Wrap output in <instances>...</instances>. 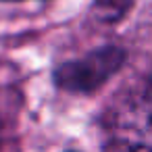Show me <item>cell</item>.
Returning a JSON list of instances; mask_svg holds the SVG:
<instances>
[{
	"mask_svg": "<svg viewBox=\"0 0 152 152\" xmlns=\"http://www.w3.org/2000/svg\"><path fill=\"white\" fill-rule=\"evenodd\" d=\"M127 61L121 46H102L86 52L79 58L65 61L52 71V81L58 90L71 94H92L102 88Z\"/></svg>",
	"mask_w": 152,
	"mask_h": 152,
	"instance_id": "cell-1",
	"label": "cell"
},
{
	"mask_svg": "<svg viewBox=\"0 0 152 152\" xmlns=\"http://www.w3.org/2000/svg\"><path fill=\"white\" fill-rule=\"evenodd\" d=\"M108 152H152V129L115 137L108 146Z\"/></svg>",
	"mask_w": 152,
	"mask_h": 152,
	"instance_id": "cell-2",
	"label": "cell"
},
{
	"mask_svg": "<svg viewBox=\"0 0 152 152\" xmlns=\"http://www.w3.org/2000/svg\"><path fill=\"white\" fill-rule=\"evenodd\" d=\"M131 2L133 0H94L96 17L106 23H115L129 11Z\"/></svg>",
	"mask_w": 152,
	"mask_h": 152,
	"instance_id": "cell-3",
	"label": "cell"
},
{
	"mask_svg": "<svg viewBox=\"0 0 152 152\" xmlns=\"http://www.w3.org/2000/svg\"><path fill=\"white\" fill-rule=\"evenodd\" d=\"M148 92H150V96H152V73H150V79H148Z\"/></svg>",
	"mask_w": 152,
	"mask_h": 152,
	"instance_id": "cell-4",
	"label": "cell"
},
{
	"mask_svg": "<svg viewBox=\"0 0 152 152\" xmlns=\"http://www.w3.org/2000/svg\"><path fill=\"white\" fill-rule=\"evenodd\" d=\"M2 2H23V0H2Z\"/></svg>",
	"mask_w": 152,
	"mask_h": 152,
	"instance_id": "cell-5",
	"label": "cell"
},
{
	"mask_svg": "<svg viewBox=\"0 0 152 152\" xmlns=\"http://www.w3.org/2000/svg\"><path fill=\"white\" fill-rule=\"evenodd\" d=\"M67 152H75V150H67Z\"/></svg>",
	"mask_w": 152,
	"mask_h": 152,
	"instance_id": "cell-6",
	"label": "cell"
}]
</instances>
